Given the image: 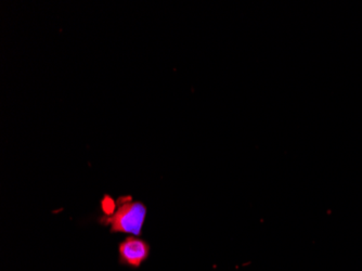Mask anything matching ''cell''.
I'll list each match as a JSON object with an SVG mask.
<instances>
[{"instance_id":"obj_1","label":"cell","mask_w":362,"mask_h":271,"mask_svg":"<svg viewBox=\"0 0 362 271\" xmlns=\"http://www.w3.org/2000/svg\"><path fill=\"white\" fill-rule=\"evenodd\" d=\"M146 217V207L134 201L130 195H123L117 201V209L110 216L99 218V223L110 227L113 233H132L141 236L142 226Z\"/></svg>"},{"instance_id":"obj_2","label":"cell","mask_w":362,"mask_h":271,"mask_svg":"<svg viewBox=\"0 0 362 271\" xmlns=\"http://www.w3.org/2000/svg\"><path fill=\"white\" fill-rule=\"evenodd\" d=\"M119 260L122 265L138 268L149 258L150 246L137 236H129L119 246Z\"/></svg>"},{"instance_id":"obj_3","label":"cell","mask_w":362,"mask_h":271,"mask_svg":"<svg viewBox=\"0 0 362 271\" xmlns=\"http://www.w3.org/2000/svg\"><path fill=\"white\" fill-rule=\"evenodd\" d=\"M117 209V202H114L113 199L109 195H105L103 201H101V209L105 216L112 215Z\"/></svg>"}]
</instances>
